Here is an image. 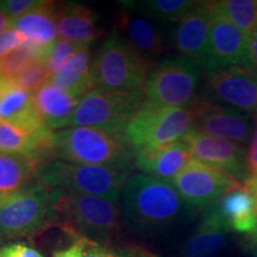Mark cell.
<instances>
[{"label": "cell", "mask_w": 257, "mask_h": 257, "mask_svg": "<svg viewBox=\"0 0 257 257\" xmlns=\"http://www.w3.org/2000/svg\"><path fill=\"white\" fill-rule=\"evenodd\" d=\"M123 212L118 202L63 189H53L51 224L62 226L75 238L106 244L119 239Z\"/></svg>", "instance_id": "obj_1"}, {"label": "cell", "mask_w": 257, "mask_h": 257, "mask_svg": "<svg viewBox=\"0 0 257 257\" xmlns=\"http://www.w3.org/2000/svg\"><path fill=\"white\" fill-rule=\"evenodd\" d=\"M186 204L172 182L147 174L130 176L121 194L124 223L137 232H155L180 219Z\"/></svg>", "instance_id": "obj_2"}, {"label": "cell", "mask_w": 257, "mask_h": 257, "mask_svg": "<svg viewBox=\"0 0 257 257\" xmlns=\"http://www.w3.org/2000/svg\"><path fill=\"white\" fill-rule=\"evenodd\" d=\"M134 154L123 134L88 126H69L56 133V156L64 162L130 170Z\"/></svg>", "instance_id": "obj_3"}, {"label": "cell", "mask_w": 257, "mask_h": 257, "mask_svg": "<svg viewBox=\"0 0 257 257\" xmlns=\"http://www.w3.org/2000/svg\"><path fill=\"white\" fill-rule=\"evenodd\" d=\"M130 178V170L107 166L76 165L56 161L38 169V185L118 202Z\"/></svg>", "instance_id": "obj_4"}, {"label": "cell", "mask_w": 257, "mask_h": 257, "mask_svg": "<svg viewBox=\"0 0 257 257\" xmlns=\"http://www.w3.org/2000/svg\"><path fill=\"white\" fill-rule=\"evenodd\" d=\"M150 72L149 61L117 31L105 41L92 63L95 87L106 91L144 94Z\"/></svg>", "instance_id": "obj_5"}, {"label": "cell", "mask_w": 257, "mask_h": 257, "mask_svg": "<svg viewBox=\"0 0 257 257\" xmlns=\"http://www.w3.org/2000/svg\"><path fill=\"white\" fill-rule=\"evenodd\" d=\"M195 108L163 107L144 99L126 125L124 135L134 149L178 142L194 126Z\"/></svg>", "instance_id": "obj_6"}, {"label": "cell", "mask_w": 257, "mask_h": 257, "mask_svg": "<svg viewBox=\"0 0 257 257\" xmlns=\"http://www.w3.org/2000/svg\"><path fill=\"white\" fill-rule=\"evenodd\" d=\"M53 189L37 185L0 202V243L30 237L51 224Z\"/></svg>", "instance_id": "obj_7"}, {"label": "cell", "mask_w": 257, "mask_h": 257, "mask_svg": "<svg viewBox=\"0 0 257 257\" xmlns=\"http://www.w3.org/2000/svg\"><path fill=\"white\" fill-rule=\"evenodd\" d=\"M201 67L187 57L162 61L149 74L146 100L163 107H186L195 101Z\"/></svg>", "instance_id": "obj_8"}, {"label": "cell", "mask_w": 257, "mask_h": 257, "mask_svg": "<svg viewBox=\"0 0 257 257\" xmlns=\"http://www.w3.org/2000/svg\"><path fill=\"white\" fill-rule=\"evenodd\" d=\"M141 93H123L93 88L80 100L69 126L96 127L123 134L131 117L144 100Z\"/></svg>", "instance_id": "obj_9"}, {"label": "cell", "mask_w": 257, "mask_h": 257, "mask_svg": "<svg viewBox=\"0 0 257 257\" xmlns=\"http://www.w3.org/2000/svg\"><path fill=\"white\" fill-rule=\"evenodd\" d=\"M186 206L193 210L210 207L225 193L239 187L240 182L223 169L193 160L172 180Z\"/></svg>", "instance_id": "obj_10"}, {"label": "cell", "mask_w": 257, "mask_h": 257, "mask_svg": "<svg viewBox=\"0 0 257 257\" xmlns=\"http://www.w3.org/2000/svg\"><path fill=\"white\" fill-rule=\"evenodd\" d=\"M207 91L212 101L257 115V72L250 67H232L210 73Z\"/></svg>", "instance_id": "obj_11"}, {"label": "cell", "mask_w": 257, "mask_h": 257, "mask_svg": "<svg viewBox=\"0 0 257 257\" xmlns=\"http://www.w3.org/2000/svg\"><path fill=\"white\" fill-rule=\"evenodd\" d=\"M211 34L208 61L204 70L213 73L232 67H250L248 37L211 6ZM253 69V68H252Z\"/></svg>", "instance_id": "obj_12"}, {"label": "cell", "mask_w": 257, "mask_h": 257, "mask_svg": "<svg viewBox=\"0 0 257 257\" xmlns=\"http://www.w3.org/2000/svg\"><path fill=\"white\" fill-rule=\"evenodd\" d=\"M193 106L197 114L193 128L240 146L251 141L253 130L250 115L230 106L217 104L211 99H195Z\"/></svg>", "instance_id": "obj_13"}, {"label": "cell", "mask_w": 257, "mask_h": 257, "mask_svg": "<svg viewBox=\"0 0 257 257\" xmlns=\"http://www.w3.org/2000/svg\"><path fill=\"white\" fill-rule=\"evenodd\" d=\"M210 34L208 2H199L194 9L176 22L172 32V43L182 57L195 61L205 69L210 51Z\"/></svg>", "instance_id": "obj_14"}, {"label": "cell", "mask_w": 257, "mask_h": 257, "mask_svg": "<svg viewBox=\"0 0 257 257\" xmlns=\"http://www.w3.org/2000/svg\"><path fill=\"white\" fill-rule=\"evenodd\" d=\"M181 141L188 147L195 161L223 169L234 178L244 168L245 148L238 143L210 136L197 128H191Z\"/></svg>", "instance_id": "obj_15"}, {"label": "cell", "mask_w": 257, "mask_h": 257, "mask_svg": "<svg viewBox=\"0 0 257 257\" xmlns=\"http://www.w3.org/2000/svg\"><path fill=\"white\" fill-rule=\"evenodd\" d=\"M206 212L229 231L250 234L257 224V201L245 185L225 193Z\"/></svg>", "instance_id": "obj_16"}, {"label": "cell", "mask_w": 257, "mask_h": 257, "mask_svg": "<svg viewBox=\"0 0 257 257\" xmlns=\"http://www.w3.org/2000/svg\"><path fill=\"white\" fill-rule=\"evenodd\" d=\"M193 160L188 147L182 141L161 147L135 149L134 154V163L143 174L165 181H172Z\"/></svg>", "instance_id": "obj_17"}, {"label": "cell", "mask_w": 257, "mask_h": 257, "mask_svg": "<svg viewBox=\"0 0 257 257\" xmlns=\"http://www.w3.org/2000/svg\"><path fill=\"white\" fill-rule=\"evenodd\" d=\"M81 99L48 81L34 93L35 107L50 130L69 127L74 112Z\"/></svg>", "instance_id": "obj_18"}, {"label": "cell", "mask_w": 257, "mask_h": 257, "mask_svg": "<svg viewBox=\"0 0 257 257\" xmlns=\"http://www.w3.org/2000/svg\"><path fill=\"white\" fill-rule=\"evenodd\" d=\"M0 121L30 131L46 126L35 107L34 94L9 79L0 95Z\"/></svg>", "instance_id": "obj_19"}, {"label": "cell", "mask_w": 257, "mask_h": 257, "mask_svg": "<svg viewBox=\"0 0 257 257\" xmlns=\"http://www.w3.org/2000/svg\"><path fill=\"white\" fill-rule=\"evenodd\" d=\"M117 25L120 29L119 34L127 43L149 62L165 53L162 36L149 19L131 12H120L117 17Z\"/></svg>", "instance_id": "obj_20"}, {"label": "cell", "mask_w": 257, "mask_h": 257, "mask_svg": "<svg viewBox=\"0 0 257 257\" xmlns=\"http://www.w3.org/2000/svg\"><path fill=\"white\" fill-rule=\"evenodd\" d=\"M56 6L53 2H44L40 8L11 22L28 44L38 48L49 47L59 40Z\"/></svg>", "instance_id": "obj_21"}, {"label": "cell", "mask_w": 257, "mask_h": 257, "mask_svg": "<svg viewBox=\"0 0 257 257\" xmlns=\"http://www.w3.org/2000/svg\"><path fill=\"white\" fill-rule=\"evenodd\" d=\"M59 36L80 46H88L100 36L95 17L88 8L78 4L56 6Z\"/></svg>", "instance_id": "obj_22"}, {"label": "cell", "mask_w": 257, "mask_h": 257, "mask_svg": "<svg viewBox=\"0 0 257 257\" xmlns=\"http://www.w3.org/2000/svg\"><path fill=\"white\" fill-rule=\"evenodd\" d=\"M230 231L207 212L202 216L198 229L185 240L181 257H218L227 245Z\"/></svg>", "instance_id": "obj_23"}, {"label": "cell", "mask_w": 257, "mask_h": 257, "mask_svg": "<svg viewBox=\"0 0 257 257\" xmlns=\"http://www.w3.org/2000/svg\"><path fill=\"white\" fill-rule=\"evenodd\" d=\"M49 82L80 99L95 88L89 47L83 46L59 72L51 75Z\"/></svg>", "instance_id": "obj_24"}, {"label": "cell", "mask_w": 257, "mask_h": 257, "mask_svg": "<svg viewBox=\"0 0 257 257\" xmlns=\"http://www.w3.org/2000/svg\"><path fill=\"white\" fill-rule=\"evenodd\" d=\"M38 169L27 156L0 152V202L27 188Z\"/></svg>", "instance_id": "obj_25"}, {"label": "cell", "mask_w": 257, "mask_h": 257, "mask_svg": "<svg viewBox=\"0 0 257 257\" xmlns=\"http://www.w3.org/2000/svg\"><path fill=\"white\" fill-rule=\"evenodd\" d=\"M211 6L248 37L257 27V0L210 2Z\"/></svg>", "instance_id": "obj_26"}, {"label": "cell", "mask_w": 257, "mask_h": 257, "mask_svg": "<svg viewBox=\"0 0 257 257\" xmlns=\"http://www.w3.org/2000/svg\"><path fill=\"white\" fill-rule=\"evenodd\" d=\"M198 3L192 0H149L137 3L136 5H131V8L137 9L148 18L176 23L194 9Z\"/></svg>", "instance_id": "obj_27"}, {"label": "cell", "mask_w": 257, "mask_h": 257, "mask_svg": "<svg viewBox=\"0 0 257 257\" xmlns=\"http://www.w3.org/2000/svg\"><path fill=\"white\" fill-rule=\"evenodd\" d=\"M82 47L83 46L62 40V38H59L51 46L48 47L46 64L48 72L50 74V78L51 75L59 72L64 64L68 62Z\"/></svg>", "instance_id": "obj_28"}, {"label": "cell", "mask_w": 257, "mask_h": 257, "mask_svg": "<svg viewBox=\"0 0 257 257\" xmlns=\"http://www.w3.org/2000/svg\"><path fill=\"white\" fill-rule=\"evenodd\" d=\"M49 79L50 74L48 72L47 64L42 61H36L30 64L27 69H24L19 75L16 76L12 81L17 83L19 87L27 89L28 92L34 94L42 86L46 85Z\"/></svg>", "instance_id": "obj_29"}, {"label": "cell", "mask_w": 257, "mask_h": 257, "mask_svg": "<svg viewBox=\"0 0 257 257\" xmlns=\"http://www.w3.org/2000/svg\"><path fill=\"white\" fill-rule=\"evenodd\" d=\"M44 2L46 0H4L0 2V8L12 22L38 9Z\"/></svg>", "instance_id": "obj_30"}, {"label": "cell", "mask_w": 257, "mask_h": 257, "mask_svg": "<svg viewBox=\"0 0 257 257\" xmlns=\"http://www.w3.org/2000/svg\"><path fill=\"white\" fill-rule=\"evenodd\" d=\"M0 257H44L25 242H10L0 245Z\"/></svg>", "instance_id": "obj_31"}, {"label": "cell", "mask_w": 257, "mask_h": 257, "mask_svg": "<svg viewBox=\"0 0 257 257\" xmlns=\"http://www.w3.org/2000/svg\"><path fill=\"white\" fill-rule=\"evenodd\" d=\"M25 43L23 36L12 27L0 32V60Z\"/></svg>", "instance_id": "obj_32"}, {"label": "cell", "mask_w": 257, "mask_h": 257, "mask_svg": "<svg viewBox=\"0 0 257 257\" xmlns=\"http://www.w3.org/2000/svg\"><path fill=\"white\" fill-rule=\"evenodd\" d=\"M79 239L82 245V257H121L118 251H113L107 245L92 242L85 238Z\"/></svg>", "instance_id": "obj_33"}, {"label": "cell", "mask_w": 257, "mask_h": 257, "mask_svg": "<svg viewBox=\"0 0 257 257\" xmlns=\"http://www.w3.org/2000/svg\"><path fill=\"white\" fill-rule=\"evenodd\" d=\"M245 166L249 170L250 176H257V119L256 127L253 130L248 153L245 156Z\"/></svg>", "instance_id": "obj_34"}, {"label": "cell", "mask_w": 257, "mask_h": 257, "mask_svg": "<svg viewBox=\"0 0 257 257\" xmlns=\"http://www.w3.org/2000/svg\"><path fill=\"white\" fill-rule=\"evenodd\" d=\"M248 54L250 66L257 72V27L248 35Z\"/></svg>", "instance_id": "obj_35"}, {"label": "cell", "mask_w": 257, "mask_h": 257, "mask_svg": "<svg viewBox=\"0 0 257 257\" xmlns=\"http://www.w3.org/2000/svg\"><path fill=\"white\" fill-rule=\"evenodd\" d=\"M53 257H82V245L79 239H75L72 245L68 248L57 250L54 252Z\"/></svg>", "instance_id": "obj_36"}, {"label": "cell", "mask_w": 257, "mask_h": 257, "mask_svg": "<svg viewBox=\"0 0 257 257\" xmlns=\"http://www.w3.org/2000/svg\"><path fill=\"white\" fill-rule=\"evenodd\" d=\"M121 257H157L143 248H125L118 250Z\"/></svg>", "instance_id": "obj_37"}, {"label": "cell", "mask_w": 257, "mask_h": 257, "mask_svg": "<svg viewBox=\"0 0 257 257\" xmlns=\"http://www.w3.org/2000/svg\"><path fill=\"white\" fill-rule=\"evenodd\" d=\"M10 27H11V21H10L8 16L4 14V11L0 8V32L5 31Z\"/></svg>", "instance_id": "obj_38"}, {"label": "cell", "mask_w": 257, "mask_h": 257, "mask_svg": "<svg viewBox=\"0 0 257 257\" xmlns=\"http://www.w3.org/2000/svg\"><path fill=\"white\" fill-rule=\"evenodd\" d=\"M250 255H251V257H257V243H251V246H250Z\"/></svg>", "instance_id": "obj_39"}, {"label": "cell", "mask_w": 257, "mask_h": 257, "mask_svg": "<svg viewBox=\"0 0 257 257\" xmlns=\"http://www.w3.org/2000/svg\"><path fill=\"white\" fill-rule=\"evenodd\" d=\"M249 236L251 237V240H252V243H257V224H256V227H255V230H253L252 232L249 234Z\"/></svg>", "instance_id": "obj_40"}, {"label": "cell", "mask_w": 257, "mask_h": 257, "mask_svg": "<svg viewBox=\"0 0 257 257\" xmlns=\"http://www.w3.org/2000/svg\"><path fill=\"white\" fill-rule=\"evenodd\" d=\"M245 182H250V184H257V176H249Z\"/></svg>", "instance_id": "obj_41"}, {"label": "cell", "mask_w": 257, "mask_h": 257, "mask_svg": "<svg viewBox=\"0 0 257 257\" xmlns=\"http://www.w3.org/2000/svg\"><path fill=\"white\" fill-rule=\"evenodd\" d=\"M5 81H6V79H5V78H2V76H0V95H2V92H3V88H4V85H5Z\"/></svg>", "instance_id": "obj_42"}, {"label": "cell", "mask_w": 257, "mask_h": 257, "mask_svg": "<svg viewBox=\"0 0 257 257\" xmlns=\"http://www.w3.org/2000/svg\"><path fill=\"white\" fill-rule=\"evenodd\" d=\"M252 193H253V195H255V198H256V201H257V188L256 189H253V191H251Z\"/></svg>", "instance_id": "obj_43"}]
</instances>
